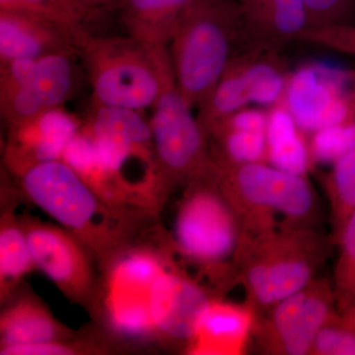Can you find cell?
I'll return each instance as SVG.
<instances>
[{
    "label": "cell",
    "instance_id": "6da1fadb",
    "mask_svg": "<svg viewBox=\"0 0 355 355\" xmlns=\"http://www.w3.org/2000/svg\"><path fill=\"white\" fill-rule=\"evenodd\" d=\"M169 235L157 222L100 266L87 310L118 352L160 347L150 312L155 280L174 265Z\"/></svg>",
    "mask_w": 355,
    "mask_h": 355
},
{
    "label": "cell",
    "instance_id": "7a4b0ae2",
    "mask_svg": "<svg viewBox=\"0 0 355 355\" xmlns=\"http://www.w3.org/2000/svg\"><path fill=\"white\" fill-rule=\"evenodd\" d=\"M16 179L21 195L73 235L98 268L158 220L109 205L62 160L34 166Z\"/></svg>",
    "mask_w": 355,
    "mask_h": 355
},
{
    "label": "cell",
    "instance_id": "3957f363",
    "mask_svg": "<svg viewBox=\"0 0 355 355\" xmlns=\"http://www.w3.org/2000/svg\"><path fill=\"white\" fill-rule=\"evenodd\" d=\"M79 55L93 90V101L102 106L142 111L176 86L168 48L132 37H95L83 32Z\"/></svg>",
    "mask_w": 355,
    "mask_h": 355
},
{
    "label": "cell",
    "instance_id": "277c9868",
    "mask_svg": "<svg viewBox=\"0 0 355 355\" xmlns=\"http://www.w3.org/2000/svg\"><path fill=\"white\" fill-rule=\"evenodd\" d=\"M240 32L232 0H193L184 9L168 48L177 87L191 106L200 108L209 99Z\"/></svg>",
    "mask_w": 355,
    "mask_h": 355
},
{
    "label": "cell",
    "instance_id": "5b68a950",
    "mask_svg": "<svg viewBox=\"0 0 355 355\" xmlns=\"http://www.w3.org/2000/svg\"><path fill=\"white\" fill-rule=\"evenodd\" d=\"M81 128L140 209L159 218L168 195L159 177L149 121L139 111L94 104Z\"/></svg>",
    "mask_w": 355,
    "mask_h": 355
},
{
    "label": "cell",
    "instance_id": "8992f818",
    "mask_svg": "<svg viewBox=\"0 0 355 355\" xmlns=\"http://www.w3.org/2000/svg\"><path fill=\"white\" fill-rule=\"evenodd\" d=\"M235 210L217 184L214 169L186 184L170 241L187 260L205 268L221 265L239 241Z\"/></svg>",
    "mask_w": 355,
    "mask_h": 355
},
{
    "label": "cell",
    "instance_id": "52a82bcc",
    "mask_svg": "<svg viewBox=\"0 0 355 355\" xmlns=\"http://www.w3.org/2000/svg\"><path fill=\"white\" fill-rule=\"evenodd\" d=\"M149 119L161 183L168 196L178 186L209 174L214 168L209 135L193 107L177 85L153 105Z\"/></svg>",
    "mask_w": 355,
    "mask_h": 355
},
{
    "label": "cell",
    "instance_id": "ba28073f",
    "mask_svg": "<svg viewBox=\"0 0 355 355\" xmlns=\"http://www.w3.org/2000/svg\"><path fill=\"white\" fill-rule=\"evenodd\" d=\"M214 162L217 184L233 207L243 202L259 214H277L296 222L312 214L314 195L304 176L282 171L266 162Z\"/></svg>",
    "mask_w": 355,
    "mask_h": 355
},
{
    "label": "cell",
    "instance_id": "9c48e42d",
    "mask_svg": "<svg viewBox=\"0 0 355 355\" xmlns=\"http://www.w3.org/2000/svg\"><path fill=\"white\" fill-rule=\"evenodd\" d=\"M284 104L306 133L355 119V69L322 62L291 72Z\"/></svg>",
    "mask_w": 355,
    "mask_h": 355
},
{
    "label": "cell",
    "instance_id": "30bf717a",
    "mask_svg": "<svg viewBox=\"0 0 355 355\" xmlns=\"http://www.w3.org/2000/svg\"><path fill=\"white\" fill-rule=\"evenodd\" d=\"M37 270L73 304L90 307L98 277L94 259L73 235L62 226L33 216H20Z\"/></svg>",
    "mask_w": 355,
    "mask_h": 355
},
{
    "label": "cell",
    "instance_id": "8fae6325",
    "mask_svg": "<svg viewBox=\"0 0 355 355\" xmlns=\"http://www.w3.org/2000/svg\"><path fill=\"white\" fill-rule=\"evenodd\" d=\"M214 298L174 265L154 284L150 312L160 347L186 350Z\"/></svg>",
    "mask_w": 355,
    "mask_h": 355
},
{
    "label": "cell",
    "instance_id": "7c38bea8",
    "mask_svg": "<svg viewBox=\"0 0 355 355\" xmlns=\"http://www.w3.org/2000/svg\"><path fill=\"white\" fill-rule=\"evenodd\" d=\"M81 125L60 107L10 128L3 154L6 169L18 178L34 166L62 160L65 148Z\"/></svg>",
    "mask_w": 355,
    "mask_h": 355
},
{
    "label": "cell",
    "instance_id": "4fadbf2b",
    "mask_svg": "<svg viewBox=\"0 0 355 355\" xmlns=\"http://www.w3.org/2000/svg\"><path fill=\"white\" fill-rule=\"evenodd\" d=\"M331 307L328 289L312 284L273 306L270 326L280 350L289 355L312 352L318 334L331 321Z\"/></svg>",
    "mask_w": 355,
    "mask_h": 355
},
{
    "label": "cell",
    "instance_id": "5bb4252c",
    "mask_svg": "<svg viewBox=\"0 0 355 355\" xmlns=\"http://www.w3.org/2000/svg\"><path fill=\"white\" fill-rule=\"evenodd\" d=\"M83 32L25 14L0 10V62L39 60L53 53L79 55V37Z\"/></svg>",
    "mask_w": 355,
    "mask_h": 355
},
{
    "label": "cell",
    "instance_id": "9a60e30c",
    "mask_svg": "<svg viewBox=\"0 0 355 355\" xmlns=\"http://www.w3.org/2000/svg\"><path fill=\"white\" fill-rule=\"evenodd\" d=\"M249 48L279 51L309 28L305 0H236Z\"/></svg>",
    "mask_w": 355,
    "mask_h": 355
},
{
    "label": "cell",
    "instance_id": "2e32d148",
    "mask_svg": "<svg viewBox=\"0 0 355 355\" xmlns=\"http://www.w3.org/2000/svg\"><path fill=\"white\" fill-rule=\"evenodd\" d=\"M1 306L0 349L67 340L80 333L58 321L43 300L23 284Z\"/></svg>",
    "mask_w": 355,
    "mask_h": 355
},
{
    "label": "cell",
    "instance_id": "e0dca14e",
    "mask_svg": "<svg viewBox=\"0 0 355 355\" xmlns=\"http://www.w3.org/2000/svg\"><path fill=\"white\" fill-rule=\"evenodd\" d=\"M313 273L312 263L299 252L270 250L248 268L247 286L257 303L275 306L310 286Z\"/></svg>",
    "mask_w": 355,
    "mask_h": 355
},
{
    "label": "cell",
    "instance_id": "ac0fdd59",
    "mask_svg": "<svg viewBox=\"0 0 355 355\" xmlns=\"http://www.w3.org/2000/svg\"><path fill=\"white\" fill-rule=\"evenodd\" d=\"M62 160L76 172L91 190L109 205L118 209L150 214L140 209L119 183L108 165L103 160L94 141L83 128L65 148Z\"/></svg>",
    "mask_w": 355,
    "mask_h": 355
},
{
    "label": "cell",
    "instance_id": "d6986e66",
    "mask_svg": "<svg viewBox=\"0 0 355 355\" xmlns=\"http://www.w3.org/2000/svg\"><path fill=\"white\" fill-rule=\"evenodd\" d=\"M7 196V195H6ZM1 195L0 217V302L4 303L23 284L26 275L36 270L20 216L17 198Z\"/></svg>",
    "mask_w": 355,
    "mask_h": 355
},
{
    "label": "cell",
    "instance_id": "ffe728a7",
    "mask_svg": "<svg viewBox=\"0 0 355 355\" xmlns=\"http://www.w3.org/2000/svg\"><path fill=\"white\" fill-rule=\"evenodd\" d=\"M250 324L249 313L214 298L195 338L184 352L191 354H234L241 347Z\"/></svg>",
    "mask_w": 355,
    "mask_h": 355
},
{
    "label": "cell",
    "instance_id": "44dd1931",
    "mask_svg": "<svg viewBox=\"0 0 355 355\" xmlns=\"http://www.w3.org/2000/svg\"><path fill=\"white\" fill-rule=\"evenodd\" d=\"M306 135L284 102L268 108L266 163L282 171L305 177L313 164Z\"/></svg>",
    "mask_w": 355,
    "mask_h": 355
},
{
    "label": "cell",
    "instance_id": "7402d4cb",
    "mask_svg": "<svg viewBox=\"0 0 355 355\" xmlns=\"http://www.w3.org/2000/svg\"><path fill=\"white\" fill-rule=\"evenodd\" d=\"M193 0H123V25L128 36L168 48L180 17Z\"/></svg>",
    "mask_w": 355,
    "mask_h": 355
},
{
    "label": "cell",
    "instance_id": "603a6c76",
    "mask_svg": "<svg viewBox=\"0 0 355 355\" xmlns=\"http://www.w3.org/2000/svg\"><path fill=\"white\" fill-rule=\"evenodd\" d=\"M279 53L258 48L244 51L245 78L251 105L268 109L284 101L291 71Z\"/></svg>",
    "mask_w": 355,
    "mask_h": 355
},
{
    "label": "cell",
    "instance_id": "cb8c5ba5",
    "mask_svg": "<svg viewBox=\"0 0 355 355\" xmlns=\"http://www.w3.org/2000/svg\"><path fill=\"white\" fill-rule=\"evenodd\" d=\"M251 106L245 78V55L232 57L209 99L198 108V118L209 133L229 114Z\"/></svg>",
    "mask_w": 355,
    "mask_h": 355
},
{
    "label": "cell",
    "instance_id": "d4e9b609",
    "mask_svg": "<svg viewBox=\"0 0 355 355\" xmlns=\"http://www.w3.org/2000/svg\"><path fill=\"white\" fill-rule=\"evenodd\" d=\"M70 53H53L39 58L36 70L27 84L46 111L60 108L71 95L76 70Z\"/></svg>",
    "mask_w": 355,
    "mask_h": 355
},
{
    "label": "cell",
    "instance_id": "484cf974",
    "mask_svg": "<svg viewBox=\"0 0 355 355\" xmlns=\"http://www.w3.org/2000/svg\"><path fill=\"white\" fill-rule=\"evenodd\" d=\"M216 146L211 148L212 156L217 162L229 164L266 163V132L216 128L209 133Z\"/></svg>",
    "mask_w": 355,
    "mask_h": 355
},
{
    "label": "cell",
    "instance_id": "4316f807",
    "mask_svg": "<svg viewBox=\"0 0 355 355\" xmlns=\"http://www.w3.org/2000/svg\"><path fill=\"white\" fill-rule=\"evenodd\" d=\"M118 350L97 327L80 331L67 340L0 349L1 355H78L111 354Z\"/></svg>",
    "mask_w": 355,
    "mask_h": 355
},
{
    "label": "cell",
    "instance_id": "83f0119b",
    "mask_svg": "<svg viewBox=\"0 0 355 355\" xmlns=\"http://www.w3.org/2000/svg\"><path fill=\"white\" fill-rule=\"evenodd\" d=\"M327 178L336 236L355 211V148L334 163Z\"/></svg>",
    "mask_w": 355,
    "mask_h": 355
},
{
    "label": "cell",
    "instance_id": "f1b7e54d",
    "mask_svg": "<svg viewBox=\"0 0 355 355\" xmlns=\"http://www.w3.org/2000/svg\"><path fill=\"white\" fill-rule=\"evenodd\" d=\"M0 10L25 14L72 30L83 29L81 21L87 12L70 0H0Z\"/></svg>",
    "mask_w": 355,
    "mask_h": 355
},
{
    "label": "cell",
    "instance_id": "f546056e",
    "mask_svg": "<svg viewBox=\"0 0 355 355\" xmlns=\"http://www.w3.org/2000/svg\"><path fill=\"white\" fill-rule=\"evenodd\" d=\"M308 146L312 163L331 164L355 148V119L309 133Z\"/></svg>",
    "mask_w": 355,
    "mask_h": 355
},
{
    "label": "cell",
    "instance_id": "4dcf8cb0",
    "mask_svg": "<svg viewBox=\"0 0 355 355\" xmlns=\"http://www.w3.org/2000/svg\"><path fill=\"white\" fill-rule=\"evenodd\" d=\"M298 41L355 58L354 23L309 28L300 35Z\"/></svg>",
    "mask_w": 355,
    "mask_h": 355
},
{
    "label": "cell",
    "instance_id": "1f68e13d",
    "mask_svg": "<svg viewBox=\"0 0 355 355\" xmlns=\"http://www.w3.org/2000/svg\"><path fill=\"white\" fill-rule=\"evenodd\" d=\"M340 254L336 270V282L347 303L355 295V211L338 237Z\"/></svg>",
    "mask_w": 355,
    "mask_h": 355
},
{
    "label": "cell",
    "instance_id": "d6a6232c",
    "mask_svg": "<svg viewBox=\"0 0 355 355\" xmlns=\"http://www.w3.org/2000/svg\"><path fill=\"white\" fill-rule=\"evenodd\" d=\"M312 352L320 355H355V329L331 320L315 338Z\"/></svg>",
    "mask_w": 355,
    "mask_h": 355
},
{
    "label": "cell",
    "instance_id": "836d02e7",
    "mask_svg": "<svg viewBox=\"0 0 355 355\" xmlns=\"http://www.w3.org/2000/svg\"><path fill=\"white\" fill-rule=\"evenodd\" d=\"M305 3L309 28L354 23L355 0H305Z\"/></svg>",
    "mask_w": 355,
    "mask_h": 355
},
{
    "label": "cell",
    "instance_id": "e575fe53",
    "mask_svg": "<svg viewBox=\"0 0 355 355\" xmlns=\"http://www.w3.org/2000/svg\"><path fill=\"white\" fill-rule=\"evenodd\" d=\"M37 62L38 60L33 58L0 62V96L9 94L29 83L36 70Z\"/></svg>",
    "mask_w": 355,
    "mask_h": 355
},
{
    "label": "cell",
    "instance_id": "d590c367",
    "mask_svg": "<svg viewBox=\"0 0 355 355\" xmlns=\"http://www.w3.org/2000/svg\"><path fill=\"white\" fill-rule=\"evenodd\" d=\"M349 309L347 312V318L345 319V323L355 329V295L349 302Z\"/></svg>",
    "mask_w": 355,
    "mask_h": 355
},
{
    "label": "cell",
    "instance_id": "8d00e7d4",
    "mask_svg": "<svg viewBox=\"0 0 355 355\" xmlns=\"http://www.w3.org/2000/svg\"><path fill=\"white\" fill-rule=\"evenodd\" d=\"M78 1L88 9L91 6H101V4L110 3V2L116 1V0H78Z\"/></svg>",
    "mask_w": 355,
    "mask_h": 355
},
{
    "label": "cell",
    "instance_id": "74e56055",
    "mask_svg": "<svg viewBox=\"0 0 355 355\" xmlns=\"http://www.w3.org/2000/svg\"><path fill=\"white\" fill-rule=\"evenodd\" d=\"M70 1L74 2V3L77 4V6H81V7H83V8L86 9V10H88L87 8H85V7H84L83 6H81V4L79 3V2L77 1V0H70Z\"/></svg>",
    "mask_w": 355,
    "mask_h": 355
},
{
    "label": "cell",
    "instance_id": "f35d334b",
    "mask_svg": "<svg viewBox=\"0 0 355 355\" xmlns=\"http://www.w3.org/2000/svg\"><path fill=\"white\" fill-rule=\"evenodd\" d=\"M77 1H78V0H77ZM78 2H79V1H78ZM79 3H80V2H79ZM80 4H81V3H80ZM81 6H83V4H81ZM85 8H86V7H85Z\"/></svg>",
    "mask_w": 355,
    "mask_h": 355
}]
</instances>
